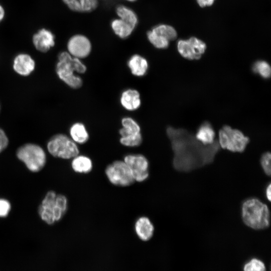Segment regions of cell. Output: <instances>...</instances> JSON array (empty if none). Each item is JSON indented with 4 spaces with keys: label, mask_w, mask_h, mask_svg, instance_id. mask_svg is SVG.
<instances>
[{
    "label": "cell",
    "mask_w": 271,
    "mask_h": 271,
    "mask_svg": "<svg viewBox=\"0 0 271 271\" xmlns=\"http://www.w3.org/2000/svg\"><path fill=\"white\" fill-rule=\"evenodd\" d=\"M243 271H265V267L261 260L252 258L244 265Z\"/></svg>",
    "instance_id": "cell-27"
},
{
    "label": "cell",
    "mask_w": 271,
    "mask_h": 271,
    "mask_svg": "<svg viewBox=\"0 0 271 271\" xmlns=\"http://www.w3.org/2000/svg\"><path fill=\"white\" fill-rule=\"evenodd\" d=\"M265 195L268 201L271 200V184L269 183L265 190Z\"/></svg>",
    "instance_id": "cell-32"
},
{
    "label": "cell",
    "mask_w": 271,
    "mask_h": 271,
    "mask_svg": "<svg viewBox=\"0 0 271 271\" xmlns=\"http://www.w3.org/2000/svg\"><path fill=\"white\" fill-rule=\"evenodd\" d=\"M55 35L49 30L42 29L33 37L35 48L41 52H47L55 45Z\"/></svg>",
    "instance_id": "cell-13"
},
{
    "label": "cell",
    "mask_w": 271,
    "mask_h": 271,
    "mask_svg": "<svg viewBox=\"0 0 271 271\" xmlns=\"http://www.w3.org/2000/svg\"><path fill=\"white\" fill-rule=\"evenodd\" d=\"M123 161L129 167L134 181L142 182L149 176V163L147 158L142 154H128Z\"/></svg>",
    "instance_id": "cell-11"
},
{
    "label": "cell",
    "mask_w": 271,
    "mask_h": 271,
    "mask_svg": "<svg viewBox=\"0 0 271 271\" xmlns=\"http://www.w3.org/2000/svg\"><path fill=\"white\" fill-rule=\"evenodd\" d=\"M49 153L53 157L63 159H72L79 153L77 144L67 136L58 133L53 136L47 144Z\"/></svg>",
    "instance_id": "cell-6"
},
{
    "label": "cell",
    "mask_w": 271,
    "mask_h": 271,
    "mask_svg": "<svg viewBox=\"0 0 271 271\" xmlns=\"http://www.w3.org/2000/svg\"><path fill=\"white\" fill-rule=\"evenodd\" d=\"M67 207L68 200L65 196L49 191L39 206L38 214L43 221L52 225L63 217Z\"/></svg>",
    "instance_id": "cell-4"
},
{
    "label": "cell",
    "mask_w": 271,
    "mask_h": 271,
    "mask_svg": "<svg viewBox=\"0 0 271 271\" xmlns=\"http://www.w3.org/2000/svg\"><path fill=\"white\" fill-rule=\"evenodd\" d=\"M151 29L157 34L166 38L169 42L175 40L177 37V31L174 27L169 25L159 24Z\"/></svg>",
    "instance_id": "cell-25"
},
{
    "label": "cell",
    "mask_w": 271,
    "mask_h": 271,
    "mask_svg": "<svg viewBox=\"0 0 271 271\" xmlns=\"http://www.w3.org/2000/svg\"><path fill=\"white\" fill-rule=\"evenodd\" d=\"M17 158L32 172L41 170L46 163V155L44 150L39 145L26 144L18 148Z\"/></svg>",
    "instance_id": "cell-5"
},
{
    "label": "cell",
    "mask_w": 271,
    "mask_h": 271,
    "mask_svg": "<svg viewBox=\"0 0 271 271\" xmlns=\"http://www.w3.org/2000/svg\"><path fill=\"white\" fill-rule=\"evenodd\" d=\"M105 173L108 181L115 186L127 187L135 182L129 167L124 161L113 162L106 167Z\"/></svg>",
    "instance_id": "cell-8"
},
{
    "label": "cell",
    "mask_w": 271,
    "mask_h": 271,
    "mask_svg": "<svg viewBox=\"0 0 271 271\" xmlns=\"http://www.w3.org/2000/svg\"><path fill=\"white\" fill-rule=\"evenodd\" d=\"M243 223L255 230L264 229L270 224V212L268 206L256 198L245 200L241 206Z\"/></svg>",
    "instance_id": "cell-3"
},
{
    "label": "cell",
    "mask_w": 271,
    "mask_h": 271,
    "mask_svg": "<svg viewBox=\"0 0 271 271\" xmlns=\"http://www.w3.org/2000/svg\"><path fill=\"white\" fill-rule=\"evenodd\" d=\"M86 66L81 59L71 56L68 52H61L56 65V73L59 78L70 87L80 88L83 84L82 78L75 73H84Z\"/></svg>",
    "instance_id": "cell-2"
},
{
    "label": "cell",
    "mask_w": 271,
    "mask_h": 271,
    "mask_svg": "<svg viewBox=\"0 0 271 271\" xmlns=\"http://www.w3.org/2000/svg\"><path fill=\"white\" fill-rule=\"evenodd\" d=\"M120 103L122 107L128 111H134L139 109L141 105L139 91L131 88L123 90L120 95Z\"/></svg>",
    "instance_id": "cell-14"
},
{
    "label": "cell",
    "mask_w": 271,
    "mask_h": 271,
    "mask_svg": "<svg viewBox=\"0 0 271 271\" xmlns=\"http://www.w3.org/2000/svg\"><path fill=\"white\" fill-rule=\"evenodd\" d=\"M215 0H196L198 4L201 7L211 6Z\"/></svg>",
    "instance_id": "cell-31"
},
{
    "label": "cell",
    "mask_w": 271,
    "mask_h": 271,
    "mask_svg": "<svg viewBox=\"0 0 271 271\" xmlns=\"http://www.w3.org/2000/svg\"><path fill=\"white\" fill-rule=\"evenodd\" d=\"M270 158L271 155L269 152L264 153L260 158L261 167L265 174L269 176L271 173Z\"/></svg>",
    "instance_id": "cell-28"
},
{
    "label": "cell",
    "mask_w": 271,
    "mask_h": 271,
    "mask_svg": "<svg viewBox=\"0 0 271 271\" xmlns=\"http://www.w3.org/2000/svg\"><path fill=\"white\" fill-rule=\"evenodd\" d=\"M134 230L137 235L141 240L147 241L153 237L155 227L148 217L141 216L136 221Z\"/></svg>",
    "instance_id": "cell-15"
},
{
    "label": "cell",
    "mask_w": 271,
    "mask_h": 271,
    "mask_svg": "<svg viewBox=\"0 0 271 271\" xmlns=\"http://www.w3.org/2000/svg\"><path fill=\"white\" fill-rule=\"evenodd\" d=\"M5 16V11L3 7L0 5V22L3 19Z\"/></svg>",
    "instance_id": "cell-33"
},
{
    "label": "cell",
    "mask_w": 271,
    "mask_h": 271,
    "mask_svg": "<svg viewBox=\"0 0 271 271\" xmlns=\"http://www.w3.org/2000/svg\"><path fill=\"white\" fill-rule=\"evenodd\" d=\"M71 167L73 170L78 173L87 174L91 171L93 163L90 158L79 154L72 158Z\"/></svg>",
    "instance_id": "cell-22"
},
{
    "label": "cell",
    "mask_w": 271,
    "mask_h": 271,
    "mask_svg": "<svg viewBox=\"0 0 271 271\" xmlns=\"http://www.w3.org/2000/svg\"><path fill=\"white\" fill-rule=\"evenodd\" d=\"M127 64L131 74L138 77L145 75L149 68V63L147 59L138 54L131 56Z\"/></svg>",
    "instance_id": "cell-17"
},
{
    "label": "cell",
    "mask_w": 271,
    "mask_h": 271,
    "mask_svg": "<svg viewBox=\"0 0 271 271\" xmlns=\"http://www.w3.org/2000/svg\"><path fill=\"white\" fill-rule=\"evenodd\" d=\"M195 137L199 142L205 145H211L215 141V131L208 121H205L200 125Z\"/></svg>",
    "instance_id": "cell-19"
},
{
    "label": "cell",
    "mask_w": 271,
    "mask_h": 271,
    "mask_svg": "<svg viewBox=\"0 0 271 271\" xmlns=\"http://www.w3.org/2000/svg\"><path fill=\"white\" fill-rule=\"evenodd\" d=\"M70 138L76 144H84L89 140V135L85 125L81 122L73 124L69 130Z\"/></svg>",
    "instance_id": "cell-21"
},
{
    "label": "cell",
    "mask_w": 271,
    "mask_h": 271,
    "mask_svg": "<svg viewBox=\"0 0 271 271\" xmlns=\"http://www.w3.org/2000/svg\"><path fill=\"white\" fill-rule=\"evenodd\" d=\"M110 26L114 34L120 39L128 38L134 29L127 23L119 18L112 20Z\"/></svg>",
    "instance_id": "cell-20"
},
{
    "label": "cell",
    "mask_w": 271,
    "mask_h": 271,
    "mask_svg": "<svg viewBox=\"0 0 271 271\" xmlns=\"http://www.w3.org/2000/svg\"><path fill=\"white\" fill-rule=\"evenodd\" d=\"M9 140L4 131L0 128V153L8 146Z\"/></svg>",
    "instance_id": "cell-30"
},
{
    "label": "cell",
    "mask_w": 271,
    "mask_h": 271,
    "mask_svg": "<svg viewBox=\"0 0 271 271\" xmlns=\"http://www.w3.org/2000/svg\"><path fill=\"white\" fill-rule=\"evenodd\" d=\"M124 1H125L126 2H136L138 0H124Z\"/></svg>",
    "instance_id": "cell-34"
},
{
    "label": "cell",
    "mask_w": 271,
    "mask_h": 271,
    "mask_svg": "<svg viewBox=\"0 0 271 271\" xmlns=\"http://www.w3.org/2000/svg\"><path fill=\"white\" fill-rule=\"evenodd\" d=\"M67 47L68 52L72 56L80 59L88 57L92 50V44L86 36L77 34L69 39Z\"/></svg>",
    "instance_id": "cell-12"
},
{
    "label": "cell",
    "mask_w": 271,
    "mask_h": 271,
    "mask_svg": "<svg viewBox=\"0 0 271 271\" xmlns=\"http://www.w3.org/2000/svg\"><path fill=\"white\" fill-rule=\"evenodd\" d=\"M166 133L174 154L173 166L178 171H188L211 163L220 148L216 141L203 145L184 128L169 126Z\"/></svg>",
    "instance_id": "cell-1"
},
{
    "label": "cell",
    "mask_w": 271,
    "mask_h": 271,
    "mask_svg": "<svg viewBox=\"0 0 271 271\" xmlns=\"http://www.w3.org/2000/svg\"><path fill=\"white\" fill-rule=\"evenodd\" d=\"M122 127L119 130L120 144L127 147H136L143 142L141 127L136 120L130 117H123L121 120Z\"/></svg>",
    "instance_id": "cell-9"
},
{
    "label": "cell",
    "mask_w": 271,
    "mask_h": 271,
    "mask_svg": "<svg viewBox=\"0 0 271 271\" xmlns=\"http://www.w3.org/2000/svg\"><path fill=\"white\" fill-rule=\"evenodd\" d=\"M72 12L79 13H90L98 6V0H62Z\"/></svg>",
    "instance_id": "cell-18"
},
{
    "label": "cell",
    "mask_w": 271,
    "mask_h": 271,
    "mask_svg": "<svg viewBox=\"0 0 271 271\" xmlns=\"http://www.w3.org/2000/svg\"><path fill=\"white\" fill-rule=\"evenodd\" d=\"M11 209L10 202L3 198L0 199V217H5L8 216Z\"/></svg>",
    "instance_id": "cell-29"
},
{
    "label": "cell",
    "mask_w": 271,
    "mask_h": 271,
    "mask_svg": "<svg viewBox=\"0 0 271 271\" xmlns=\"http://www.w3.org/2000/svg\"><path fill=\"white\" fill-rule=\"evenodd\" d=\"M115 13L118 18L125 22L135 29L139 20L137 15L133 10L122 4L119 5L115 8Z\"/></svg>",
    "instance_id": "cell-23"
},
{
    "label": "cell",
    "mask_w": 271,
    "mask_h": 271,
    "mask_svg": "<svg viewBox=\"0 0 271 271\" xmlns=\"http://www.w3.org/2000/svg\"><path fill=\"white\" fill-rule=\"evenodd\" d=\"M179 54L188 60H198L206 49V44L201 40L192 37L187 40H180L177 44Z\"/></svg>",
    "instance_id": "cell-10"
},
{
    "label": "cell",
    "mask_w": 271,
    "mask_h": 271,
    "mask_svg": "<svg viewBox=\"0 0 271 271\" xmlns=\"http://www.w3.org/2000/svg\"><path fill=\"white\" fill-rule=\"evenodd\" d=\"M252 71L258 74L262 78L268 79L271 74L269 64L264 60H257L252 66Z\"/></svg>",
    "instance_id": "cell-26"
},
{
    "label": "cell",
    "mask_w": 271,
    "mask_h": 271,
    "mask_svg": "<svg viewBox=\"0 0 271 271\" xmlns=\"http://www.w3.org/2000/svg\"><path fill=\"white\" fill-rule=\"evenodd\" d=\"M35 62L32 57L26 54L17 55L14 61L13 68L19 74L29 75L35 68Z\"/></svg>",
    "instance_id": "cell-16"
},
{
    "label": "cell",
    "mask_w": 271,
    "mask_h": 271,
    "mask_svg": "<svg viewBox=\"0 0 271 271\" xmlns=\"http://www.w3.org/2000/svg\"><path fill=\"white\" fill-rule=\"evenodd\" d=\"M147 39L154 47L159 49L167 48L170 42L165 38L150 29L146 32Z\"/></svg>",
    "instance_id": "cell-24"
},
{
    "label": "cell",
    "mask_w": 271,
    "mask_h": 271,
    "mask_svg": "<svg viewBox=\"0 0 271 271\" xmlns=\"http://www.w3.org/2000/svg\"><path fill=\"white\" fill-rule=\"evenodd\" d=\"M218 142L222 149L232 152L242 153L249 142V139L240 130L224 125L219 131Z\"/></svg>",
    "instance_id": "cell-7"
}]
</instances>
